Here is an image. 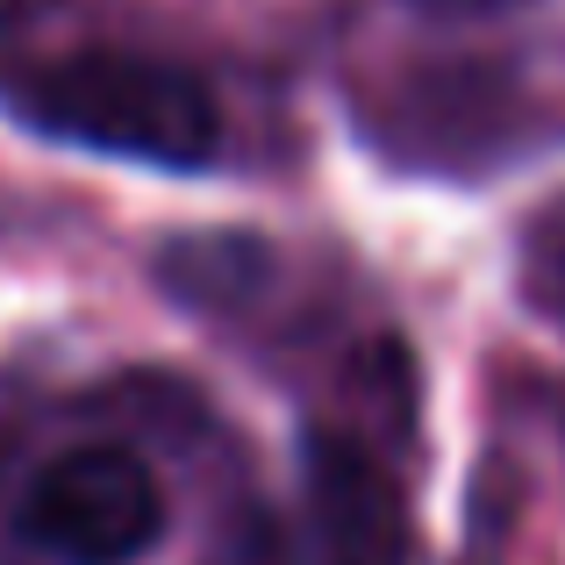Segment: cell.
Wrapping results in <instances>:
<instances>
[{"mask_svg":"<svg viewBox=\"0 0 565 565\" xmlns=\"http://www.w3.org/2000/svg\"><path fill=\"white\" fill-rule=\"evenodd\" d=\"M166 523V487L129 444H72L22 494V537L57 565H137Z\"/></svg>","mask_w":565,"mask_h":565,"instance_id":"7a4b0ae2","label":"cell"},{"mask_svg":"<svg viewBox=\"0 0 565 565\" xmlns=\"http://www.w3.org/2000/svg\"><path fill=\"white\" fill-rule=\"evenodd\" d=\"M515 294L530 316L565 337V193H552L515 236Z\"/></svg>","mask_w":565,"mask_h":565,"instance_id":"277c9868","label":"cell"},{"mask_svg":"<svg viewBox=\"0 0 565 565\" xmlns=\"http://www.w3.org/2000/svg\"><path fill=\"white\" fill-rule=\"evenodd\" d=\"M301 509L322 565H408V494L351 429L301 437Z\"/></svg>","mask_w":565,"mask_h":565,"instance_id":"3957f363","label":"cell"},{"mask_svg":"<svg viewBox=\"0 0 565 565\" xmlns=\"http://www.w3.org/2000/svg\"><path fill=\"white\" fill-rule=\"evenodd\" d=\"M0 108L51 143L158 172H201L222 158V100L201 72L122 43H72L0 65Z\"/></svg>","mask_w":565,"mask_h":565,"instance_id":"6da1fadb","label":"cell"}]
</instances>
